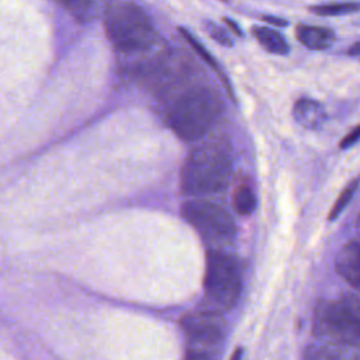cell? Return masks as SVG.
I'll return each mask as SVG.
<instances>
[{"label":"cell","instance_id":"cell-21","mask_svg":"<svg viewBox=\"0 0 360 360\" xmlns=\"http://www.w3.org/2000/svg\"><path fill=\"white\" fill-rule=\"evenodd\" d=\"M224 22L226 24V27H228L233 34L242 37V30L239 28V25H238L235 21H232V20H229V18H224Z\"/></svg>","mask_w":360,"mask_h":360},{"label":"cell","instance_id":"cell-16","mask_svg":"<svg viewBox=\"0 0 360 360\" xmlns=\"http://www.w3.org/2000/svg\"><path fill=\"white\" fill-rule=\"evenodd\" d=\"M359 183H360V176L354 177V179L342 190V193L339 194V197H338V200L335 201L333 207L330 208V212H329V217H328L329 221H333L335 218H338V217L340 215V212L345 210V207L349 204V201L352 200L353 194L356 193V190H357V187H359Z\"/></svg>","mask_w":360,"mask_h":360},{"label":"cell","instance_id":"cell-1","mask_svg":"<svg viewBox=\"0 0 360 360\" xmlns=\"http://www.w3.org/2000/svg\"><path fill=\"white\" fill-rule=\"evenodd\" d=\"M221 112L222 103L211 89L193 87L173 101L167 111V124L177 138L193 142L214 127Z\"/></svg>","mask_w":360,"mask_h":360},{"label":"cell","instance_id":"cell-3","mask_svg":"<svg viewBox=\"0 0 360 360\" xmlns=\"http://www.w3.org/2000/svg\"><path fill=\"white\" fill-rule=\"evenodd\" d=\"M105 34L115 51L138 53L156 42V31L148 14L134 1H118L104 13Z\"/></svg>","mask_w":360,"mask_h":360},{"label":"cell","instance_id":"cell-20","mask_svg":"<svg viewBox=\"0 0 360 360\" xmlns=\"http://www.w3.org/2000/svg\"><path fill=\"white\" fill-rule=\"evenodd\" d=\"M263 21L269 22L273 27H285L288 22L283 20L281 17H274V15H263Z\"/></svg>","mask_w":360,"mask_h":360},{"label":"cell","instance_id":"cell-6","mask_svg":"<svg viewBox=\"0 0 360 360\" xmlns=\"http://www.w3.org/2000/svg\"><path fill=\"white\" fill-rule=\"evenodd\" d=\"M183 218L211 243H226L235 238L236 226L231 214L207 200H190L181 207Z\"/></svg>","mask_w":360,"mask_h":360},{"label":"cell","instance_id":"cell-14","mask_svg":"<svg viewBox=\"0 0 360 360\" xmlns=\"http://www.w3.org/2000/svg\"><path fill=\"white\" fill-rule=\"evenodd\" d=\"M256 195L249 186H239L233 193V207L239 215H250L256 208Z\"/></svg>","mask_w":360,"mask_h":360},{"label":"cell","instance_id":"cell-7","mask_svg":"<svg viewBox=\"0 0 360 360\" xmlns=\"http://www.w3.org/2000/svg\"><path fill=\"white\" fill-rule=\"evenodd\" d=\"M212 314H194L186 315L181 321L183 332L193 340L194 343L212 346L222 340L224 332L221 323L214 318Z\"/></svg>","mask_w":360,"mask_h":360},{"label":"cell","instance_id":"cell-12","mask_svg":"<svg viewBox=\"0 0 360 360\" xmlns=\"http://www.w3.org/2000/svg\"><path fill=\"white\" fill-rule=\"evenodd\" d=\"M252 34L255 35L257 42L262 45V48L270 53L285 55L290 51V45L284 39V37L270 27L255 25L252 27Z\"/></svg>","mask_w":360,"mask_h":360},{"label":"cell","instance_id":"cell-8","mask_svg":"<svg viewBox=\"0 0 360 360\" xmlns=\"http://www.w3.org/2000/svg\"><path fill=\"white\" fill-rule=\"evenodd\" d=\"M336 271L354 288H360V242L346 243L336 256Z\"/></svg>","mask_w":360,"mask_h":360},{"label":"cell","instance_id":"cell-4","mask_svg":"<svg viewBox=\"0 0 360 360\" xmlns=\"http://www.w3.org/2000/svg\"><path fill=\"white\" fill-rule=\"evenodd\" d=\"M204 290L202 312L218 315L235 305L240 294V274L229 255L215 249L207 252Z\"/></svg>","mask_w":360,"mask_h":360},{"label":"cell","instance_id":"cell-11","mask_svg":"<svg viewBox=\"0 0 360 360\" xmlns=\"http://www.w3.org/2000/svg\"><path fill=\"white\" fill-rule=\"evenodd\" d=\"M69 13L80 22H89L107 11L108 0H60Z\"/></svg>","mask_w":360,"mask_h":360},{"label":"cell","instance_id":"cell-19","mask_svg":"<svg viewBox=\"0 0 360 360\" xmlns=\"http://www.w3.org/2000/svg\"><path fill=\"white\" fill-rule=\"evenodd\" d=\"M184 360H211V357L202 350H188Z\"/></svg>","mask_w":360,"mask_h":360},{"label":"cell","instance_id":"cell-2","mask_svg":"<svg viewBox=\"0 0 360 360\" xmlns=\"http://www.w3.org/2000/svg\"><path fill=\"white\" fill-rule=\"evenodd\" d=\"M232 176V159L219 145L195 148L181 172V190L187 195H207L224 190Z\"/></svg>","mask_w":360,"mask_h":360},{"label":"cell","instance_id":"cell-10","mask_svg":"<svg viewBox=\"0 0 360 360\" xmlns=\"http://www.w3.org/2000/svg\"><path fill=\"white\" fill-rule=\"evenodd\" d=\"M295 37L304 46L314 51L326 49L335 42V32L332 30L307 24L297 25Z\"/></svg>","mask_w":360,"mask_h":360},{"label":"cell","instance_id":"cell-5","mask_svg":"<svg viewBox=\"0 0 360 360\" xmlns=\"http://www.w3.org/2000/svg\"><path fill=\"white\" fill-rule=\"evenodd\" d=\"M318 336L343 345H360V298L345 295L338 301H321L314 316Z\"/></svg>","mask_w":360,"mask_h":360},{"label":"cell","instance_id":"cell-9","mask_svg":"<svg viewBox=\"0 0 360 360\" xmlns=\"http://www.w3.org/2000/svg\"><path fill=\"white\" fill-rule=\"evenodd\" d=\"M294 120L304 128L318 129L326 121V112L321 103L311 98H300L292 107Z\"/></svg>","mask_w":360,"mask_h":360},{"label":"cell","instance_id":"cell-24","mask_svg":"<svg viewBox=\"0 0 360 360\" xmlns=\"http://www.w3.org/2000/svg\"><path fill=\"white\" fill-rule=\"evenodd\" d=\"M359 226H360V215H359Z\"/></svg>","mask_w":360,"mask_h":360},{"label":"cell","instance_id":"cell-22","mask_svg":"<svg viewBox=\"0 0 360 360\" xmlns=\"http://www.w3.org/2000/svg\"><path fill=\"white\" fill-rule=\"evenodd\" d=\"M347 55H349V56H353V58L360 59V41H359V42H354L352 46H349V49H347Z\"/></svg>","mask_w":360,"mask_h":360},{"label":"cell","instance_id":"cell-18","mask_svg":"<svg viewBox=\"0 0 360 360\" xmlns=\"http://www.w3.org/2000/svg\"><path fill=\"white\" fill-rule=\"evenodd\" d=\"M360 141V125L354 127L342 141H340V149H347L350 146H353L354 143H357Z\"/></svg>","mask_w":360,"mask_h":360},{"label":"cell","instance_id":"cell-13","mask_svg":"<svg viewBox=\"0 0 360 360\" xmlns=\"http://www.w3.org/2000/svg\"><path fill=\"white\" fill-rule=\"evenodd\" d=\"M359 10H360V3H356V1H335V3H323V4H316L309 7L311 13L322 17L343 15V14L356 13Z\"/></svg>","mask_w":360,"mask_h":360},{"label":"cell","instance_id":"cell-15","mask_svg":"<svg viewBox=\"0 0 360 360\" xmlns=\"http://www.w3.org/2000/svg\"><path fill=\"white\" fill-rule=\"evenodd\" d=\"M179 31H180V34H181V37L186 39V42L191 46V49L197 53V56H198L200 59H202V62H205L208 66H211L212 69H215V70L219 72V68H218V63H217L215 58L205 49V46H204L188 30L180 27Z\"/></svg>","mask_w":360,"mask_h":360},{"label":"cell","instance_id":"cell-17","mask_svg":"<svg viewBox=\"0 0 360 360\" xmlns=\"http://www.w3.org/2000/svg\"><path fill=\"white\" fill-rule=\"evenodd\" d=\"M205 30L210 34V37L214 38L221 45H225V46H231L232 45V39L229 38L226 31L224 28H221L219 25H217V24H214L211 21H207L205 22Z\"/></svg>","mask_w":360,"mask_h":360},{"label":"cell","instance_id":"cell-23","mask_svg":"<svg viewBox=\"0 0 360 360\" xmlns=\"http://www.w3.org/2000/svg\"><path fill=\"white\" fill-rule=\"evenodd\" d=\"M242 349L240 347H238L233 353H232V356H231V359L229 360H240L242 359Z\"/></svg>","mask_w":360,"mask_h":360}]
</instances>
